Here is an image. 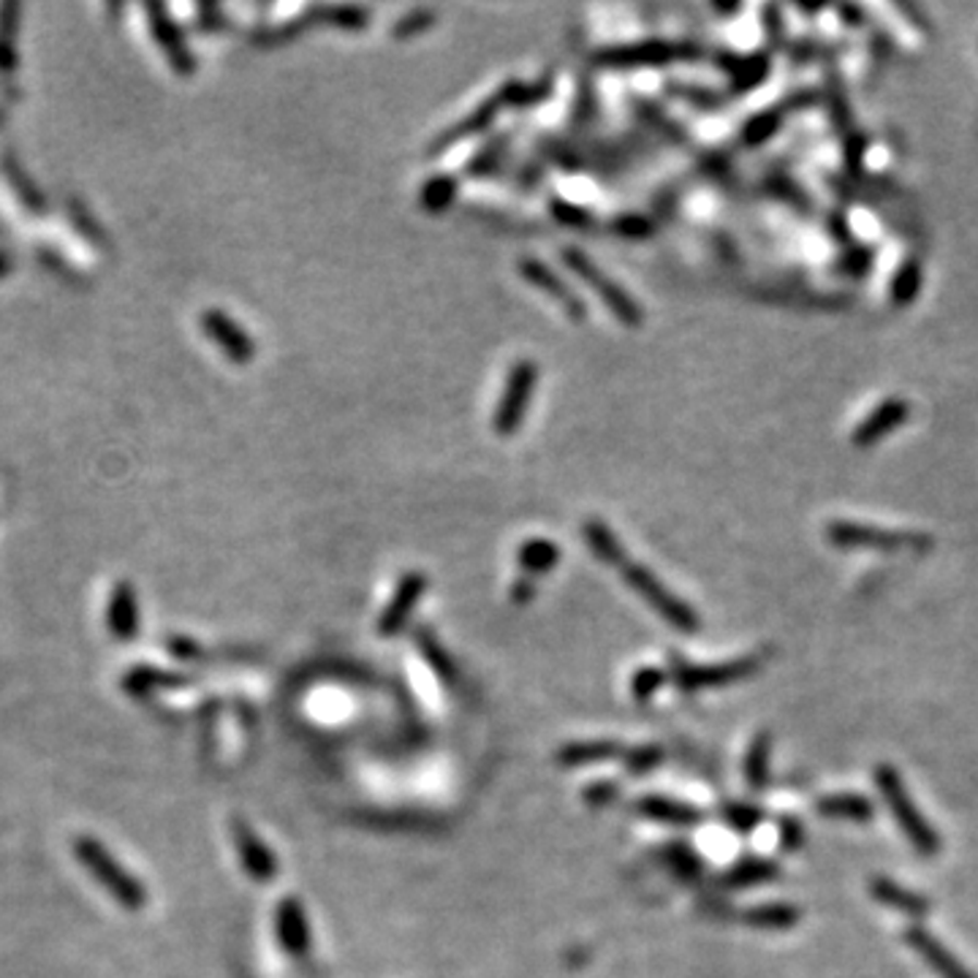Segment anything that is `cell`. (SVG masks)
I'll use <instances>...</instances> for the list:
<instances>
[{
  "label": "cell",
  "instance_id": "1",
  "mask_svg": "<svg viewBox=\"0 0 978 978\" xmlns=\"http://www.w3.org/2000/svg\"><path fill=\"white\" fill-rule=\"evenodd\" d=\"M876 785L878 791H881L883 802L889 805V810H892V816L897 818L903 834L910 840V845H914L921 856H938V851H941V838H938L936 829L930 827V821L921 816L919 807L914 805V799H910L908 788H905L897 769L889 767V763L878 767Z\"/></svg>",
  "mask_w": 978,
  "mask_h": 978
},
{
  "label": "cell",
  "instance_id": "2",
  "mask_svg": "<svg viewBox=\"0 0 978 978\" xmlns=\"http://www.w3.org/2000/svg\"><path fill=\"white\" fill-rule=\"evenodd\" d=\"M74 854L76 859L82 861L87 872L118 900L123 908L129 910H139L142 905L147 903V892L142 887L139 878H134L131 872H125V867L103 848L98 840L93 838H76L74 843Z\"/></svg>",
  "mask_w": 978,
  "mask_h": 978
},
{
  "label": "cell",
  "instance_id": "3",
  "mask_svg": "<svg viewBox=\"0 0 978 978\" xmlns=\"http://www.w3.org/2000/svg\"><path fill=\"white\" fill-rule=\"evenodd\" d=\"M620 571H623V579L628 582L631 590H634L641 601L650 603V607L656 609V612L661 614L669 625H674V628L683 631V634H694V631H699V625H701L699 614H696L694 609L683 601V598L674 596V592L669 590V587L663 585V582L658 579L652 571H647L645 565L636 563V560H628V563H625Z\"/></svg>",
  "mask_w": 978,
  "mask_h": 978
},
{
  "label": "cell",
  "instance_id": "4",
  "mask_svg": "<svg viewBox=\"0 0 978 978\" xmlns=\"http://www.w3.org/2000/svg\"><path fill=\"white\" fill-rule=\"evenodd\" d=\"M538 381V367L536 362L519 359L509 372V381H505L503 398L498 400L492 414V430L500 438H509L519 430V425L525 421L527 405L533 400V389Z\"/></svg>",
  "mask_w": 978,
  "mask_h": 978
},
{
  "label": "cell",
  "instance_id": "5",
  "mask_svg": "<svg viewBox=\"0 0 978 978\" xmlns=\"http://www.w3.org/2000/svg\"><path fill=\"white\" fill-rule=\"evenodd\" d=\"M563 261L569 264V267L574 269V272L579 274V278L585 280V283L590 285L598 296H601L603 305H607L609 310H612L614 316L625 323V327H639L641 318H645L641 307L636 305V299L628 294V291L620 289V285L614 283V280L609 278L601 267H596V264H592V258H587L585 253L569 247V250H563Z\"/></svg>",
  "mask_w": 978,
  "mask_h": 978
},
{
  "label": "cell",
  "instance_id": "6",
  "mask_svg": "<svg viewBox=\"0 0 978 978\" xmlns=\"http://www.w3.org/2000/svg\"><path fill=\"white\" fill-rule=\"evenodd\" d=\"M829 538L834 547L843 549H876V552H903V549H930L932 538L925 533L905 530H883V527L851 525V522H834L829 527Z\"/></svg>",
  "mask_w": 978,
  "mask_h": 978
},
{
  "label": "cell",
  "instance_id": "7",
  "mask_svg": "<svg viewBox=\"0 0 978 978\" xmlns=\"http://www.w3.org/2000/svg\"><path fill=\"white\" fill-rule=\"evenodd\" d=\"M758 669V658H739L729 663H710V667H690V663H674V680L680 690L694 694L705 688H723V685L739 683V680L753 677Z\"/></svg>",
  "mask_w": 978,
  "mask_h": 978
},
{
  "label": "cell",
  "instance_id": "8",
  "mask_svg": "<svg viewBox=\"0 0 978 978\" xmlns=\"http://www.w3.org/2000/svg\"><path fill=\"white\" fill-rule=\"evenodd\" d=\"M699 49L688 44H669V41H645L631 44V47H614L598 54V63L612 65V69H631V65H661L677 58H694Z\"/></svg>",
  "mask_w": 978,
  "mask_h": 978
},
{
  "label": "cell",
  "instance_id": "9",
  "mask_svg": "<svg viewBox=\"0 0 978 978\" xmlns=\"http://www.w3.org/2000/svg\"><path fill=\"white\" fill-rule=\"evenodd\" d=\"M147 20H150V33L156 36L158 47L167 54L169 65H172L174 74L191 76L196 71V58L191 54L188 44H185L183 30H180L178 22L167 14L163 5H147Z\"/></svg>",
  "mask_w": 978,
  "mask_h": 978
},
{
  "label": "cell",
  "instance_id": "10",
  "mask_svg": "<svg viewBox=\"0 0 978 978\" xmlns=\"http://www.w3.org/2000/svg\"><path fill=\"white\" fill-rule=\"evenodd\" d=\"M201 329L237 365H247L256 356V343L250 340V334L223 310H207L201 316Z\"/></svg>",
  "mask_w": 978,
  "mask_h": 978
},
{
  "label": "cell",
  "instance_id": "11",
  "mask_svg": "<svg viewBox=\"0 0 978 978\" xmlns=\"http://www.w3.org/2000/svg\"><path fill=\"white\" fill-rule=\"evenodd\" d=\"M427 590V576L419 571H411L403 579L398 582V590L389 598L387 609H383L381 620H378V634L381 636H398L405 628V623L414 614L416 603L421 601Z\"/></svg>",
  "mask_w": 978,
  "mask_h": 978
},
{
  "label": "cell",
  "instance_id": "12",
  "mask_svg": "<svg viewBox=\"0 0 978 978\" xmlns=\"http://www.w3.org/2000/svg\"><path fill=\"white\" fill-rule=\"evenodd\" d=\"M274 932H278L280 946L291 957L305 959L310 954V925H307V916L302 910L299 900H280L278 910H274Z\"/></svg>",
  "mask_w": 978,
  "mask_h": 978
},
{
  "label": "cell",
  "instance_id": "13",
  "mask_svg": "<svg viewBox=\"0 0 978 978\" xmlns=\"http://www.w3.org/2000/svg\"><path fill=\"white\" fill-rule=\"evenodd\" d=\"M519 274L533 285V289H538V291H543L547 296H552V299L558 302V305L563 307L569 316H574V318L587 316V307H585V302L579 299V294H576V291H571L569 285H565L563 280H560L558 274L547 267V264L536 261V258H522Z\"/></svg>",
  "mask_w": 978,
  "mask_h": 978
},
{
  "label": "cell",
  "instance_id": "14",
  "mask_svg": "<svg viewBox=\"0 0 978 978\" xmlns=\"http://www.w3.org/2000/svg\"><path fill=\"white\" fill-rule=\"evenodd\" d=\"M905 943L925 959L927 968L936 970L941 978H976L941 941H938L936 936H930L925 927H908V930H905Z\"/></svg>",
  "mask_w": 978,
  "mask_h": 978
},
{
  "label": "cell",
  "instance_id": "15",
  "mask_svg": "<svg viewBox=\"0 0 978 978\" xmlns=\"http://www.w3.org/2000/svg\"><path fill=\"white\" fill-rule=\"evenodd\" d=\"M232 834H234V843H237L240 861H243L247 876H250L253 881H261V883L272 881L274 872H278V861H274L272 851L264 845V840L258 838L250 827H247L243 818H237V821L232 823Z\"/></svg>",
  "mask_w": 978,
  "mask_h": 978
},
{
  "label": "cell",
  "instance_id": "16",
  "mask_svg": "<svg viewBox=\"0 0 978 978\" xmlns=\"http://www.w3.org/2000/svg\"><path fill=\"white\" fill-rule=\"evenodd\" d=\"M509 96H511L509 85H503V90H498L492 98H487V101L481 103L474 114H468V118H465L460 125H452V129H449L438 142H432V147H430L432 156H441L443 150H449V147L457 145V142H463V139H468V136L485 131L487 125L498 118L500 107H505V103H509Z\"/></svg>",
  "mask_w": 978,
  "mask_h": 978
},
{
  "label": "cell",
  "instance_id": "17",
  "mask_svg": "<svg viewBox=\"0 0 978 978\" xmlns=\"http://www.w3.org/2000/svg\"><path fill=\"white\" fill-rule=\"evenodd\" d=\"M107 625L114 639L131 641L139 634V601L129 582H118L107 607Z\"/></svg>",
  "mask_w": 978,
  "mask_h": 978
},
{
  "label": "cell",
  "instance_id": "18",
  "mask_svg": "<svg viewBox=\"0 0 978 978\" xmlns=\"http://www.w3.org/2000/svg\"><path fill=\"white\" fill-rule=\"evenodd\" d=\"M905 419H908V403H903V400H889V403L876 408V414H870L859 427H856L854 443L856 447H872V443L881 441L887 432L897 430Z\"/></svg>",
  "mask_w": 978,
  "mask_h": 978
},
{
  "label": "cell",
  "instance_id": "19",
  "mask_svg": "<svg viewBox=\"0 0 978 978\" xmlns=\"http://www.w3.org/2000/svg\"><path fill=\"white\" fill-rule=\"evenodd\" d=\"M636 810L641 816L652 818V821L674 823V827H690V823L701 821V810H696L694 805H685V802L669 799V796H641Z\"/></svg>",
  "mask_w": 978,
  "mask_h": 978
},
{
  "label": "cell",
  "instance_id": "20",
  "mask_svg": "<svg viewBox=\"0 0 978 978\" xmlns=\"http://www.w3.org/2000/svg\"><path fill=\"white\" fill-rule=\"evenodd\" d=\"M582 536H585L587 547H590V552L596 554V558L601 560V563L618 565V569H623V565L628 563V558H625V549H623V543H620V538L614 536L612 527L603 525L601 519H587L585 525H582Z\"/></svg>",
  "mask_w": 978,
  "mask_h": 978
},
{
  "label": "cell",
  "instance_id": "21",
  "mask_svg": "<svg viewBox=\"0 0 978 978\" xmlns=\"http://www.w3.org/2000/svg\"><path fill=\"white\" fill-rule=\"evenodd\" d=\"M870 892L878 903L889 905V908H894V910H903V914H908V916H925L927 910H930V900H925L921 894L910 892V889L900 887V883L889 881V878H876L870 887Z\"/></svg>",
  "mask_w": 978,
  "mask_h": 978
},
{
  "label": "cell",
  "instance_id": "22",
  "mask_svg": "<svg viewBox=\"0 0 978 978\" xmlns=\"http://www.w3.org/2000/svg\"><path fill=\"white\" fill-rule=\"evenodd\" d=\"M816 810L827 818H840V821H870L876 816V807L867 796L861 794H829L821 796Z\"/></svg>",
  "mask_w": 978,
  "mask_h": 978
},
{
  "label": "cell",
  "instance_id": "23",
  "mask_svg": "<svg viewBox=\"0 0 978 978\" xmlns=\"http://www.w3.org/2000/svg\"><path fill=\"white\" fill-rule=\"evenodd\" d=\"M623 747L614 739H590V742H571V745L560 747L558 761L563 767H587V763H601L609 758L620 756Z\"/></svg>",
  "mask_w": 978,
  "mask_h": 978
},
{
  "label": "cell",
  "instance_id": "24",
  "mask_svg": "<svg viewBox=\"0 0 978 978\" xmlns=\"http://www.w3.org/2000/svg\"><path fill=\"white\" fill-rule=\"evenodd\" d=\"M780 876L778 865L769 859H758V856H747L739 859L732 870H726L723 876V887L726 889H747L758 887V883H769Z\"/></svg>",
  "mask_w": 978,
  "mask_h": 978
},
{
  "label": "cell",
  "instance_id": "25",
  "mask_svg": "<svg viewBox=\"0 0 978 978\" xmlns=\"http://www.w3.org/2000/svg\"><path fill=\"white\" fill-rule=\"evenodd\" d=\"M516 563L525 574H549L560 563V549L549 538H530L516 549Z\"/></svg>",
  "mask_w": 978,
  "mask_h": 978
},
{
  "label": "cell",
  "instance_id": "26",
  "mask_svg": "<svg viewBox=\"0 0 978 978\" xmlns=\"http://www.w3.org/2000/svg\"><path fill=\"white\" fill-rule=\"evenodd\" d=\"M742 921L758 930H791L799 921V908L788 903H767L753 905L742 914Z\"/></svg>",
  "mask_w": 978,
  "mask_h": 978
},
{
  "label": "cell",
  "instance_id": "27",
  "mask_svg": "<svg viewBox=\"0 0 978 978\" xmlns=\"http://www.w3.org/2000/svg\"><path fill=\"white\" fill-rule=\"evenodd\" d=\"M769 758H772V736L758 734L745 753V780L753 791L767 788L769 783Z\"/></svg>",
  "mask_w": 978,
  "mask_h": 978
},
{
  "label": "cell",
  "instance_id": "28",
  "mask_svg": "<svg viewBox=\"0 0 978 978\" xmlns=\"http://www.w3.org/2000/svg\"><path fill=\"white\" fill-rule=\"evenodd\" d=\"M307 22H321V25L340 27V30H362L370 20V11L359 9V5H318L310 14L305 16Z\"/></svg>",
  "mask_w": 978,
  "mask_h": 978
},
{
  "label": "cell",
  "instance_id": "29",
  "mask_svg": "<svg viewBox=\"0 0 978 978\" xmlns=\"http://www.w3.org/2000/svg\"><path fill=\"white\" fill-rule=\"evenodd\" d=\"M0 167H3L5 180H9V185L16 191V196H20V201L27 207V210L41 212L44 207H47V201H44L41 191H38L36 183H33V180L27 178V172L20 167V161H16L14 156H9V152H5L3 163H0Z\"/></svg>",
  "mask_w": 978,
  "mask_h": 978
},
{
  "label": "cell",
  "instance_id": "30",
  "mask_svg": "<svg viewBox=\"0 0 978 978\" xmlns=\"http://www.w3.org/2000/svg\"><path fill=\"white\" fill-rule=\"evenodd\" d=\"M20 3L0 5V71H11L16 65L14 36L20 30Z\"/></svg>",
  "mask_w": 978,
  "mask_h": 978
},
{
  "label": "cell",
  "instance_id": "31",
  "mask_svg": "<svg viewBox=\"0 0 978 978\" xmlns=\"http://www.w3.org/2000/svg\"><path fill=\"white\" fill-rule=\"evenodd\" d=\"M416 645H419L425 661L436 669V674H441L447 683H454V663L452 658L447 656V650L441 647V641H438L427 628H419L416 631Z\"/></svg>",
  "mask_w": 978,
  "mask_h": 978
},
{
  "label": "cell",
  "instance_id": "32",
  "mask_svg": "<svg viewBox=\"0 0 978 978\" xmlns=\"http://www.w3.org/2000/svg\"><path fill=\"white\" fill-rule=\"evenodd\" d=\"M663 861L669 865V870L677 872L683 881H696L701 876V859L694 848H688L685 843H674L663 848Z\"/></svg>",
  "mask_w": 978,
  "mask_h": 978
},
{
  "label": "cell",
  "instance_id": "33",
  "mask_svg": "<svg viewBox=\"0 0 978 978\" xmlns=\"http://www.w3.org/2000/svg\"><path fill=\"white\" fill-rule=\"evenodd\" d=\"M457 188H460L457 180L447 178V174L427 180L425 188H421V207H425L427 212L447 210V207L454 201V196H457Z\"/></svg>",
  "mask_w": 978,
  "mask_h": 978
},
{
  "label": "cell",
  "instance_id": "34",
  "mask_svg": "<svg viewBox=\"0 0 978 978\" xmlns=\"http://www.w3.org/2000/svg\"><path fill=\"white\" fill-rule=\"evenodd\" d=\"M180 683H183L180 677H172V674L147 667L134 669V672H129V677H125V688L134 690V694H147V690H156L161 688V685H180Z\"/></svg>",
  "mask_w": 978,
  "mask_h": 978
},
{
  "label": "cell",
  "instance_id": "35",
  "mask_svg": "<svg viewBox=\"0 0 978 978\" xmlns=\"http://www.w3.org/2000/svg\"><path fill=\"white\" fill-rule=\"evenodd\" d=\"M723 816H726L729 827L739 834H750L763 821L761 807L750 805V802H732V805H726Z\"/></svg>",
  "mask_w": 978,
  "mask_h": 978
},
{
  "label": "cell",
  "instance_id": "36",
  "mask_svg": "<svg viewBox=\"0 0 978 978\" xmlns=\"http://www.w3.org/2000/svg\"><path fill=\"white\" fill-rule=\"evenodd\" d=\"M663 680H667V674H663L661 669H652V667L639 669V672L634 674V680H631V694H634V699H639V701H650L652 696L661 690Z\"/></svg>",
  "mask_w": 978,
  "mask_h": 978
},
{
  "label": "cell",
  "instance_id": "37",
  "mask_svg": "<svg viewBox=\"0 0 978 978\" xmlns=\"http://www.w3.org/2000/svg\"><path fill=\"white\" fill-rule=\"evenodd\" d=\"M663 750L658 745H639L625 756V769L634 774H645L650 769H656L661 763Z\"/></svg>",
  "mask_w": 978,
  "mask_h": 978
},
{
  "label": "cell",
  "instance_id": "38",
  "mask_svg": "<svg viewBox=\"0 0 978 978\" xmlns=\"http://www.w3.org/2000/svg\"><path fill=\"white\" fill-rule=\"evenodd\" d=\"M916 291H919V267H916V264H905L892 285L894 302H897V305H905L908 299H914Z\"/></svg>",
  "mask_w": 978,
  "mask_h": 978
},
{
  "label": "cell",
  "instance_id": "39",
  "mask_svg": "<svg viewBox=\"0 0 978 978\" xmlns=\"http://www.w3.org/2000/svg\"><path fill=\"white\" fill-rule=\"evenodd\" d=\"M69 210H71V221H74V227L80 229V232L85 234V237L90 240V243L107 245V243H103L101 227H98V223L93 221L90 210H85V205H80V201H76V199H71L69 201Z\"/></svg>",
  "mask_w": 978,
  "mask_h": 978
},
{
  "label": "cell",
  "instance_id": "40",
  "mask_svg": "<svg viewBox=\"0 0 978 978\" xmlns=\"http://www.w3.org/2000/svg\"><path fill=\"white\" fill-rule=\"evenodd\" d=\"M432 22H436V14H432V11L416 9V11H411V14H405L403 20L398 22V27H394V36H398V38H411V36H416V33H421V30H427V27H432Z\"/></svg>",
  "mask_w": 978,
  "mask_h": 978
},
{
  "label": "cell",
  "instance_id": "41",
  "mask_svg": "<svg viewBox=\"0 0 978 978\" xmlns=\"http://www.w3.org/2000/svg\"><path fill=\"white\" fill-rule=\"evenodd\" d=\"M505 145H509V136H503V139H500V136H498V139H494V142H489L485 150H481L479 156H476L474 161L468 163L470 178H479V174L489 172V169L494 167V161H498V158H500V152H503Z\"/></svg>",
  "mask_w": 978,
  "mask_h": 978
},
{
  "label": "cell",
  "instance_id": "42",
  "mask_svg": "<svg viewBox=\"0 0 978 978\" xmlns=\"http://www.w3.org/2000/svg\"><path fill=\"white\" fill-rule=\"evenodd\" d=\"M778 834H780V845H783L785 851H799L802 845H805V827H802L794 816L780 818Z\"/></svg>",
  "mask_w": 978,
  "mask_h": 978
},
{
  "label": "cell",
  "instance_id": "43",
  "mask_svg": "<svg viewBox=\"0 0 978 978\" xmlns=\"http://www.w3.org/2000/svg\"><path fill=\"white\" fill-rule=\"evenodd\" d=\"M552 210L554 216H558V221L565 223V227H587V223H590V212L582 210V207L569 205V201H565V205L563 201H554Z\"/></svg>",
  "mask_w": 978,
  "mask_h": 978
},
{
  "label": "cell",
  "instance_id": "44",
  "mask_svg": "<svg viewBox=\"0 0 978 978\" xmlns=\"http://www.w3.org/2000/svg\"><path fill=\"white\" fill-rule=\"evenodd\" d=\"M614 796H618V783H607V780H601V783L590 785V788L585 791V799L592 802V805H607V802L614 799Z\"/></svg>",
  "mask_w": 978,
  "mask_h": 978
},
{
  "label": "cell",
  "instance_id": "45",
  "mask_svg": "<svg viewBox=\"0 0 978 978\" xmlns=\"http://www.w3.org/2000/svg\"><path fill=\"white\" fill-rule=\"evenodd\" d=\"M533 592H536V587H533L530 579H516L514 587H511V598H514V603H527L533 598Z\"/></svg>",
  "mask_w": 978,
  "mask_h": 978
},
{
  "label": "cell",
  "instance_id": "46",
  "mask_svg": "<svg viewBox=\"0 0 978 978\" xmlns=\"http://www.w3.org/2000/svg\"><path fill=\"white\" fill-rule=\"evenodd\" d=\"M11 269H14V258H11V253H5L3 247H0V278L11 274Z\"/></svg>",
  "mask_w": 978,
  "mask_h": 978
},
{
  "label": "cell",
  "instance_id": "47",
  "mask_svg": "<svg viewBox=\"0 0 978 978\" xmlns=\"http://www.w3.org/2000/svg\"><path fill=\"white\" fill-rule=\"evenodd\" d=\"M0 232H3V227H0Z\"/></svg>",
  "mask_w": 978,
  "mask_h": 978
}]
</instances>
